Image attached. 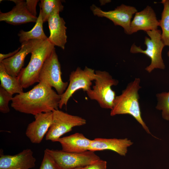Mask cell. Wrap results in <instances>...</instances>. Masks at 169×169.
Returning <instances> with one entry per match:
<instances>
[{
  "mask_svg": "<svg viewBox=\"0 0 169 169\" xmlns=\"http://www.w3.org/2000/svg\"><path fill=\"white\" fill-rule=\"evenodd\" d=\"M61 98L52 87L39 82L29 91L16 94L11 105L17 111L34 116L58 110Z\"/></svg>",
  "mask_w": 169,
  "mask_h": 169,
  "instance_id": "6da1fadb",
  "label": "cell"
},
{
  "mask_svg": "<svg viewBox=\"0 0 169 169\" xmlns=\"http://www.w3.org/2000/svg\"><path fill=\"white\" fill-rule=\"evenodd\" d=\"M140 79L136 78L129 83L121 94L116 96L110 115L114 116L121 114H129L132 116L140 124L146 132L151 135L141 116L139 100V90Z\"/></svg>",
  "mask_w": 169,
  "mask_h": 169,
  "instance_id": "7a4b0ae2",
  "label": "cell"
},
{
  "mask_svg": "<svg viewBox=\"0 0 169 169\" xmlns=\"http://www.w3.org/2000/svg\"><path fill=\"white\" fill-rule=\"evenodd\" d=\"M54 49V46L48 39L41 42L34 49L28 64L18 76L23 88L39 82V75L44 63Z\"/></svg>",
  "mask_w": 169,
  "mask_h": 169,
  "instance_id": "3957f363",
  "label": "cell"
},
{
  "mask_svg": "<svg viewBox=\"0 0 169 169\" xmlns=\"http://www.w3.org/2000/svg\"><path fill=\"white\" fill-rule=\"evenodd\" d=\"M95 74V84L86 92L87 95L90 100L97 101L101 108L111 110L116 96L111 87L117 85L119 81L106 71L97 70Z\"/></svg>",
  "mask_w": 169,
  "mask_h": 169,
  "instance_id": "277c9868",
  "label": "cell"
},
{
  "mask_svg": "<svg viewBox=\"0 0 169 169\" xmlns=\"http://www.w3.org/2000/svg\"><path fill=\"white\" fill-rule=\"evenodd\" d=\"M146 32L150 37H145V38L144 43L146 49L143 50L140 46L133 44L131 47L130 52L133 54L143 53L150 58L151 64L145 68L148 73H151L155 69H164L165 66L162 58V52L165 45L162 39L161 31L157 29Z\"/></svg>",
  "mask_w": 169,
  "mask_h": 169,
  "instance_id": "5b68a950",
  "label": "cell"
},
{
  "mask_svg": "<svg viewBox=\"0 0 169 169\" xmlns=\"http://www.w3.org/2000/svg\"><path fill=\"white\" fill-rule=\"evenodd\" d=\"M52 123L45 136V139L57 142L63 135L71 131L75 126L86 124V120L79 116L73 115L58 110L52 111Z\"/></svg>",
  "mask_w": 169,
  "mask_h": 169,
  "instance_id": "8992f818",
  "label": "cell"
},
{
  "mask_svg": "<svg viewBox=\"0 0 169 169\" xmlns=\"http://www.w3.org/2000/svg\"><path fill=\"white\" fill-rule=\"evenodd\" d=\"M61 75L60 64L54 49L44 63L39 75V82L54 88L57 93L61 95L69 84L68 82L62 80Z\"/></svg>",
  "mask_w": 169,
  "mask_h": 169,
  "instance_id": "52a82bcc",
  "label": "cell"
},
{
  "mask_svg": "<svg viewBox=\"0 0 169 169\" xmlns=\"http://www.w3.org/2000/svg\"><path fill=\"white\" fill-rule=\"evenodd\" d=\"M45 150L53 157L61 169L83 167L100 159L94 152L90 151L76 153L47 148Z\"/></svg>",
  "mask_w": 169,
  "mask_h": 169,
  "instance_id": "ba28073f",
  "label": "cell"
},
{
  "mask_svg": "<svg viewBox=\"0 0 169 169\" xmlns=\"http://www.w3.org/2000/svg\"><path fill=\"white\" fill-rule=\"evenodd\" d=\"M95 71L85 67L83 69L78 67L69 75V83L65 92L61 95L59 107L66 106L68 100L77 90L82 89L86 92L91 89L92 81L95 79Z\"/></svg>",
  "mask_w": 169,
  "mask_h": 169,
  "instance_id": "9c48e42d",
  "label": "cell"
},
{
  "mask_svg": "<svg viewBox=\"0 0 169 169\" xmlns=\"http://www.w3.org/2000/svg\"><path fill=\"white\" fill-rule=\"evenodd\" d=\"M91 9L95 16L105 17L111 20L115 25H119L124 29L125 32L129 34L131 20L134 14L137 11L133 6L122 4L114 10L108 11L102 10L100 8L93 4Z\"/></svg>",
  "mask_w": 169,
  "mask_h": 169,
  "instance_id": "30bf717a",
  "label": "cell"
},
{
  "mask_svg": "<svg viewBox=\"0 0 169 169\" xmlns=\"http://www.w3.org/2000/svg\"><path fill=\"white\" fill-rule=\"evenodd\" d=\"M42 41L37 39L31 40L22 44L20 49L16 54L0 62L3 64L7 73L12 76H18L23 69L26 56L31 53Z\"/></svg>",
  "mask_w": 169,
  "mask_h": 169,
  "instance_id": "8fae6325",
  "label": "cell"
},
{
  "mask_svg": "<svg viewBox=\"0 0 169 169\" xmlns=\"http://www.w3.org/2000/svg\"><path fill=\"white\" fill-rule=\"evenodd\" d=\"M30 149L14 155H5L0 150V169H30L35 166L36 159Z\"/></svg>",
  "mask_w": 169,
  "mask_h": 169,
  "instance_id": "7c38bea8",
  "label": "cell"
},
{
  "mask_svg": "<svg viewBox=\"0 0 169 169\" xmlns=\"http://www.w3.org/2000/svg\"><path fill=\"white\" fill-rule=\"evenodd\" d=\"M35 120L29 123L25 134L31 143L39 144L46 134L52 123V112L42 113L34 115Z\"/></svg>",
  "mask_w": 169,
  "mask_h": 169,
  "instance_id": "4fadbf2b",
  "label": "cell"
},
{
  "mask_svg": "<svg viewBox=\"0 0 169 169\" xmlns=\"http://www.w3.org/2000/svg\"><path fill=\"white\" fill-rule=\"evenodd\" d=\"M159 26V22L154 11L147 6L143 10L136 13L131 22L129 34L141 30L146 32L156 30Z\"/></svg>",
  "mask_w": 169,
  "mask_h": 169,
  "instance_id": "5bb4252c",
  "label": "cell"
},
{
  "mask_svg": "<svg viewBox=\"0 0 169 169\" xmlns=\"http://www.w3.org/2000/svg\"><path fill=\"white\" fill-rule=\"evenodd\" d=\"M15 6L10 11L0 12V21L13 25L29 22H36L37 17L32 15L27 9L25 1L22 0H12Z\"/></svg>",
  "mask_w": 169,
  "mask_h": 169,
  "instance_id": "9a60e30c",
  "label": "cell"
},
{
  "mask_svg": "<svg viewBox=\"0 0 169 169\" xmlns=\"http://www.w3.org/2000/svg\"><path fill=\"white\" fill-rule=\"evenodd\" d=\"M133 142L130 140L124 139L97 138L92 140L89 151L95 152L105 150L114 151L122 156H125L128 148Z\"/></svg>",
  "mask_w": 169,
  "mask_h": 169,
  "instance_id": "2e32d148",
  "label": "cell"
},
{
  "mask_svg": "<svg viewBox=\"0 0 169 169\" xmlns=\"http://www.w3.org/2000/svg\"><path fill=\"white\" fill-rule=\"evenodd\" d=\"M48 22L50 32L48 40L54 46L64 49L67 36V27L64 19L60 16L59 13H54L50 16Z\"/></svg>",
  "mask_w": 169,
  "mask_h": 169,
  "instance_id": "e0dca14e",
  "label": "cell"
},
{
  "mask_svg": "<svg viewBox=\"0 0 169 169\" xmlns=\"http://www.w3.org/2000/svg\"><path fill=\"white\" fill-rule=\"evenodd\" d=\"M91 141L82 134L76 133L61 137L57 142L60 144L62 151L67 152L79 153L89 151Z\"/></svg>",
  "mask_w": 169,
  "mask_h": 169,
  "instance_id": "ac0fdd59",
  "label": "cell"
},
{
  "mask_svg": "<svg viewBox=\"0 0 169 169\" xmlns=\"http://www.w3.org/2000/svg\"><path fill=\"white\" fill-rule=\"evenodd\" d=\"M44 23L42 11L40 9L39 15L33 28L28 31L22 30L18 33L19 41L21 44L31 40L37 39L42 41L47 40L48 38L45 35L43 29Z\"/></svg>",
  "mask_w": 169,
  "mask_h": 169,
  "instance_id": "d6986e66",
  "label": "cell"
},
{
  "mask_svg": "<svg viewBox=\"0 0 169 169\" xmlns=\"http://www.w3.org/2000/svg\"><path fill=\"white\" fill-rule=\"evenodd\" d=\"M0 86L12 95L23 92L18 76L14 77L8 74L2 63H0Z\"/></svg>",
  "mask_w": 169,
  "mask_h": 169,
  "instance_id": "ffe728a7",
  "label": "cell"
},
{
  "mask_svg": "<svg viewBox=\"0 0 169 169\" xmlns=\"http://www.w3.org/2000/svg\"><path fill=\"white\" fill-rule=\"evenodd\" d=\"M40 6L44 23L48 22L53 13H59L64 9V6L59 0H41Z\"/></svg>",
  "mask_w": 169,
  "mask_h": 169,
  "instance_id": "44dd1931",
  "label": "cell"
},
{
  "mask_svg": "<svg viewBox=\"0 0 169 169\" xmlns=\"http://www.w3.org/2000/svg\"><path fill=\"white\" fill-rule=\"evenodd\" d=\"M163 5L161 19L159 21L161 29V38L165 45L169 47V0H162Z\"/></svg>",
  "mask_w": 169,
  "mask_h": 169,
  "instance_id": "7402d4cb",
  "label": "cell"
},
{
  "mask_svg": "<svg viewBox=\"0 0 169 169\" xmlns=\"http://www.w3.org/2000/svg\"><path fill=\"white\" fill-rule=\"evenodd\" d=\"M157 103L156 109L161 110L162 118L169 120V91L162 92L156 95Z\"/></svg>",
  "mask_w": 169,
  "mask_h": 169,
  "instance_id": "603a6c76",
  "label": "cell"
},
{
  "mask_svg": "<svg viewBox=\"0 0 169 169\" xmlns=\"http://www.w3.org/2000/svg\"><path fill=\"white\" fill-rule=\"evenodd\" d=\"M13 95L0 86V111L5 114L10 112L8 104L13 98Z\"/></svg>",
  "mask_w": 169,
  "mask_h": 169,
  "instance_id": "cb8c5ba5",
  "label": "cell"
},
{
  "mask_svg": "<svg viewBox=\"0 0 169 169\" xmlns=\"http://www.w3.org/2000/svg\"><path fill=\"white\" fill-rule=\"evenodd\" d=\"M39 169H61L53 157L45 150Z\"/></svg>",
  "mask_w": 169,
  "mask_h": 169,
  "instance_id": "d4e9b609",
  "label": "cell"
},
{
  "mask_svg": "<svg viewBox=\"0 0 169 169\" xmlns=\"http://www.w3.org/2000/svg\"><path fill=\"white\" fill-rule=\"evenodd\" d=\"M107 162L100 159L96 162L85 166L81 169H106Z\"/></svg>",
  "mask_w": 169,
  "mask_h": 169,
  "instance_id": "484cf974",
  "label": "cell"
},
{
  "mask_svg": "<svg viewBox=\"0 0 169 169\" xmlns=\"http://www.w3.org/2000/svg\"><path fill=\"white\" fill-rule=\"evenodd\" d=\"M38 0H26V6L28 10L33 16L37 17L36 7Z\"/></svg>",
  "mask_w": 169,
  "mask_h": 169,
  "instance_id": "4316f807",
  "label": "cell"
},
{
  "mask_svg": "<svg viewBox=\"0 0 169 169\" xmlns=\"http://www.w3.org/2000/svg\"><path fill=\"white\" fill-rule=\"evenodd\" d=\"M20 47L14 51L10 52L7 54H0V62L3 60L10 58L16 54L20 49Z\"/></svg>",
  "mask_w": 169,
  "mask_h": 169,
  "instance_id": "83f0119b",
  "label": "cell"
},
{
  "mask_svg": "<svg viewBox=\"0 0 169 169\" xmlns=\"http://www.w3.org/2000/svg\"><path fill=\"white\" fill-rule=\"evenodd\" d=\"M82 167H77V168H74V169H81Z\"/></svg>",
  "mask_w": 169,
  "mask_h": 169,
  "instance_id": "f1b7e54d",
  "label": "cell"
},
{
  "mask_svg": "<svg viewBox=\"0 0 169 169\" xmlns=\"http://www.w3.org/2000/svg\"><path fill=\"white\" fill-rule=\"evenodd\" d=\"M167 55L168 57L169 58V51H168L167 53Z\"/></svg>",
  "mask_w": 169,
  "mask_h": 169,
  "instance_id": "f546056e",
  "label": "cell"
}]
</instances>
